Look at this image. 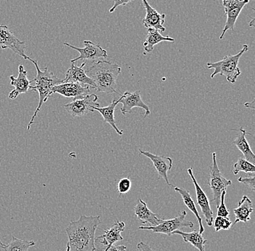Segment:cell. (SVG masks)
Segmentation results:
<instances>
[{"instance_id":"cell-1","label":"cell","mask_w":255,"mask_h":251,"mask_svg":"<svg viewBox=\"0 0 255 251\" xmlns=\"http://www.w3.org/2000/svg\"><path fill=\"white\" fill-rule=\"evenodd\" d=\"M101 224L100 216L81 214L79 219L72 221L67 227L68 243L66 251H96L95 233Z\"/></svg>"},{"instance_id":"cell-2","label":"cell","mask_w":255,"mask_h":251,"mask_svg":"<svg viewBox=\"0 0 255 251\" xmlns=\"http://www.w3.org/2000/svg\"><path fill=\"white\" fill-rule=\"evenodd\" d=\"M121 72V68L116 63L99 60L92 63L86 71V74L95 83L97 91L113 93H117V79Z\"/></svg>"},{"instance_id":"cell-3","label":"cell","mask_w":255,"mask_h":251,"mask_svg":"<svg viewBox=\"0 0 255 251\" xmlns=\"http://www.w3.org/2000/svg\"><path fill=\"white\" fill-rule=\"evenodd\" d=\"M28 60L34 64L36 72H37L36 78L31 81V84L33 83L34 85H31L29 91H32V90L37 91L39 95V104H38L37 108L27 126V130H29L31 125L33 124L35 117L37 116L38 112L41 109V106L47 101L49 96L52 95V88L56 85L63 84V80L57 78L53 73L48 71L47 68H44V71H41L36 60H32L30 57L28 58Z\"/></svg>"},{"instance_id":"cell-4","label":"cell","mask_w":255,"mask_h":251,"mask_svg":"<svg viewBox=\"0 0 255 251\" xmlns=\"http://www.w3.org/2000/svg\"><path fill=\"white\" fill-rule=\"evenodd\" d=\"M247 44L243 45V48L239 51L237 55H227L223 57L222 60L215 63H207V68L214 70L211 78L213 79L216 75L226 76V79L231 84H234L241 75V71L238 65L241 57L248 51Z\"/></svg>"},{"instance_id":"cell-5","label":"cell","mask_w":255,"mask_h":251,"mask_svg":"<svg viewBox=\"0 0 255 251\" xmlns=\"http://www.w3.org/2000/svg\"><path fill=\"white\" fill-rule=\"evenodd\" d=\"M208 184L213 193L211 202L214 203L218 208L221 201V195L223 191H226L228 187L230 186L232 182L226 179L221 172L216 160V153H213V164L210 169V177Z\"/></svg>"},{"instance_id":"cell-6","label":"cell","mask_w":255,"mask_h":251,"mask_svg":"<svg viewBox=\"0 0 255 251\" xmlns=\"http://www.w3.org/2000/svg\"><path fill=\"white\" fill-rule=\"evenodd\" d=\"M187 213L186 211H182L179 215L175 218L165 220L155 227L141 226L138 227V230H150L153 233H160V234L166 235L167 236H171L172 233L178 230H182L185 227L192 228L194 226V223L191 221L186 220V217Z\"/></svg>"},{"instance_id":"cell-7","label":"cell","mask_w":255,"mask_h":251,"mask_svg":"<svg viewBox=\"0 0 255 251\" xmlns=\"http://www.w3.org/2000/svg\"><path fill=\"white\" fill-rule=\"evenodd\" d=\"M63 44L66 47L75 49L79 52V56L71 60V63H76L79 60H87V61L95 63V62L99 61L100 59L105 60L108 57V52L105 49H104L100 44H96L91 41H84V47L83 48L75 47V46L66 42H64Z\"/></svg>"},{"instance_id":"cell-8","label":"cell","mask_w":255,"mask_h":251,"mask_svg":"<svg viewBox=\"0 0 255 251\" xmlns=\"http://www.w3.org/2000/svg\"><path fill=\"white\" fill-rule=\"evenodd\" d=\"M97 100V95L94 93L88 94L84 97L73 99L72 102L65 104L64 108L73 117H83L89 112H95L93 107H100Z\"/></svg>"},{"instance_id":"cell-9","label":"cell","mask_w":255,"mask_h":251,"mask_svg":"<svg viewBox=\"0 0 255 251\" xmlns=\"http://www.w3.org/2000/svg\"><path fill=\"white\" fill-rule=\"evenodd\" d=\"M0 48L11 49L12 52L20 55L25 60H28L29 58V57L25 55L27 47L25 41L17 39L7 25H0Z\"/></svg>"},{"instance_id":"cell-10","label":"cell","mask_w":255,"mask_h":251,"mask_svg":"<svg viewBox=\"0 0 255 251\" xmlns=\"http://www.w3.org/2000/svg\"><path fill=\"white\" fill-rule=\"evenodd\" d=\"M249 0H223V5L226 12V24L223 28V32L220 36V39H223L225 34L229 30L233 31L235 26L236 22L242 12V9L245 7Z\"/></svg>"},{"instance_id":"cell-11","label":"cell","mask_w":255,"mask_h":251,"mask_svg":"<svg viewBox=\"0 0 255 251\" xmlns=\"http://www.w3.org/2000/svg\"><path fill=\"white\" fill-rule=\"evenodd\" d=\"M123 104L121 108V113L126 115L131 113L132 109L134 107H140L144 110V117H149L151 111L149 106L143 102L141 96V90H137L134 92L126 91L119 98V104Z\"/></svg>"},{"instance_id":"cell-12","label":"cell","mask_w":255,"mask_h":251,"mask_svg":"<svg viewBox=\"0 0 255 251\" xmlns=\"http://www.w3.org/2000/svg\"><path fill=\"white\" fill-rule=\"evenodd\" d=\"M188 173L190 176L191 180L194 183V187H195L196 197H197V204L200 207L201 211L205 217V221H206L207 225L209 227H211L213 224V212L212 211L211 206H210V201H209L208 197L205 193L202 187L199 185L197 182V179L194 177V173H193V169L190 167L188 169Z\"/></svg>"},{"instance_id":"cell-13","label":"cell","mask_w":255,"mask_h":251,"mask_svg":"<svg viewBox=\"0 0 255 251\" xmlns=\"http://www.w3.org/2000/svg\"><path fill=\"white\" fill-rule=\"evenodd\" d=\"M138 151H139L140 154L147 157L152 162L154 168L158 174L157 179H164L169 186H172L171 184L169 182L168 177H167V173L169 171L171 170L172 167H173L172 158L165 157V156L155 155V154H151V152L143 151L141 149H139Z\"/></svg>"},{"instance_id":"cell-14","label":"cell","mask_w":255,"mask_h":251,"mask_svg":"<svg viewBox=\"0 0 255 251\" xmlns=\"http://www.w3.org/2000/svg\"><path fill=\"white\" fill-rule=\"evenodd\" d=\"M53 93H58L67 98H80L84 97L90 92L89 85H83L77 83H63L53 87Z\"/></svg>"},{"instance_id":"cell-15","label":"cell","mask_w":255,"mask_h":251,"mask_svg":"<svg viewBox=\"0 0 255 251\" xmlns=\"http://www.w3.org/2000/svg\"><path fill=\"white\" fill-rule=\"evenodd\" d=\"M143 5L146 9V16L143 19V26L146 28H153L161 32H165V28L163 26L165 21V14H159L155 9L149 4L146 0H143Z\"/></svg>"},{"instance_id":"cell-16","label":"cell","mask_w":255,"mask_h":251,"mask_svg":"<svg viewBox=\"0 0 255 251\" xmlns=\"http://www.w3.org/2000/svg\"><path fill=\"white\" fill-rule=\"evenodd\" d=\"M125 223L118 220L111 228L104 231L103 235L96 238V242L100 241L105 246V250L103 251H108L114 243L123 241L124 238L121 235V233L125 230Z\"/></svg>"},{"instance_id":"cell-17","label":"cell","mask_w":255,"mask_h":251,"mask_svg":"<svg viewBox=\"0 0 255 251\" xmlns=\"http://www.w3.org/2000/svg\"><path fill=\"white\" fill-rule=\"evenodd\" d=\"M18 76L17 78L13 76H9L10 85L15 87L9 93L8 97L13 100L22 93H26L29 91L31 85V81H29L27 77V71L24 68L23 65H20L18 67Z\"/></svg>"},{"instance_id":"cell-18","label":"cell","mask_w":255,"mask_h":251,"mask_svg":"<svg viewBox=\"0 0 255 251\" xmlns=\"http://www.w3.org/2000/svg\"><path fill=\"white\" fill-rule=\"evenodd\" d=\"M134 214L137 219L142 224H148L150 227H155L162 223L165 219L158 214H154L147 207L146 202L138 200L134 207Z\"/></svg>"},{"instance_id":"cell-19","label":"cell","mask_w":255,"mask_h":251,"mask_svg":"<svg viewBox=\"0 0 255 251\" xmlns=\"http://www.w3.org/2000/svg\"><path fill=\"white\" fill-rule=\"evenodd\" d=\"M85 65L86 63H82L80 67L76 66L75 63H71V68L67 71L63 83H77L95 88V83L86 74V71L84 69Z\"/></svg>"},{"instance_id":"cell-20","label":"cell","mask_w":255,"mask_h":251,"mask_svg":"<svg viewBox=\"0 0 255 251\" xmlns=\"http://www.w3.org/2000/svg\"><path fill=\"white\" fill-rule=\"evenodd\" d=\"M254 211V206L251 200L247 195H244L242 200L239 201L238 207L234 209L235 214V222L232 224V227L238 222H246L251 219L252 213Z\"/></svg>"},{"instance_id":"cell-21","label":"cell","mask_w":255,"mask_h":251,"mask_svg":"<svg viewBox=\"0 0 255 251\" xmlns=\"http://www.w3.org/2000/svg\"><path fill=\"white\" fill-rule=\"evenodd\" d=\"M247 135H251L247 133L246 130L243 128H239L238 133L237 134V137L234 141V144L237 146V149L243 154L244 159L254 165L255 163V155L253 153V150L250 148V144L247 141Z\"/></svg>"},{"instance_id":"cell-22","label":"cell","mask_w":255,"mask_h":251,"mask_svg":"<svg viewBox=\"0 0 255 251\" xmlns=\"http://www.w3.org/2000/svg\"><path fill=\"white\" fill-rule=\"evenodd\" d=\"M119 104V98H114L109 105L105 106V107H93L94 110L100 112L103 116L104 122L109 124L110 125L116 130V133L119 136H122L124 134V131L121 130L116 125V120H115V110L118 104Z\"/></svg>"},{"instance_id":"cell-23","label":"cell","mask_w":255,"mask_h":251,"mask_svg":"<svg viewBox=\"0 0 255 251\" xmlns=\"http://www.w3.org/2000/svg\"><path fill=\"white\" fill-rule=\"evenodd\" d=\"M162 41H170L173 42L175 39L169 36H163L157 30L153 28H148L147 36L146 40L143 43V49H144V55L146 53H151L154 49V46L159 44Z\"/></svg>"},{"instance_id":"cell-24","label":"cell","mask_w":255,"mask_h":251,"mask_svg":"<svg viewBox=\"0 0 255 251\" xmlns=\"http://www.w3.org/2000/svg\"><path fill=\"white\" fill-rule=\"evenodd\" d=\"M181 235L185 243H189L199 251H205V245L208 243V241L204 239L202 235L199 234L197 230H194L191 233H185V232L178 230V231L173 232L172 233V235Z\"/></svg>"},{"instance_id":"cell-25","label":"cell","mask_w":255,"mask_h":251,"mask_svg":"<svg viewBox=\"0 0 255 251\" xmlns=\"http://www.w3.org/2000/svg\"><path fill=\"white\" fill-rule=\"evenodd\" d=\"M174 190L175 192L179 193L181 196L182 197L183 203H184L185 206L188 208L195 215L196 218L198 220L199 223V234H203L205 232V228H204L203 225H202V217L199 216L198 211H197V206H196L195 203H194V200L191 198L190 193L189 190H186L183 187H175Z\"/></svg>"},{"instance_id":"cell-26","label":"cell","mask_w":255,"mask_h":251,"mask_svg":"<svg viewBox=\"0 0 255 251\" xmlns=\"http://www.w3.org/2000/svg\"><path fill=\"white\" fill-rule=\"evenodd\" d=\"M36 245L33 241L20 240L15 237H12V241L8 245L0 246L4 251H28V249Z\"/></svg>"},{"instance_id":"cell-27","label":"cell","mask_w":255,"mask_h":251,"mask_svg":"<svg viewBox=\"0 0 255 251\" xmlns=\"http://www.w3.org/2000/svg\"><path fill=\"white\" fill-rule=\"evenodd\" d=\"M240 171H244L246 174L253 175L255 173V165L247 161L243 157H241V158L239 159L238 161L236 162L235 165H234L233 173L235 175H237Z\"/></svg>"},{"instance_id":"cell-28","label":"cell","mask_w":255,"mask_h":251,"mask_svg":"<svg viewBox=\"0 0 255 251\" xmlns=\"http://www.w3.org/2000/svg\"><path fill=\"white\" fill-rule=\"evenodd\" d=\"M232 224L229 217H217L214 222L215 232L218 233L220 230H229L232 227Z\"/></svg>"},{"instance_id":"cell-29","label":"cell","mask_w":255,"mask_h":251,"mask_svg":"<svg viewBox=\"0 0 255 251\" xmlns=\"http://www.w3.org/2000/svg\"><path fill=\"white\" fill-rule=\"evenodd\" d=\"M132 186L131 179L129 177H124L120 179L118 183V190H119V196L121 195L126 194L130 191Z\"/></svg>"},{"instance_id":"cell-30","label":"cell","mask_w":255,"mask_h":251,"mask_svg":"<svg viewBox=\"0 0 255 251\" xmlns=\"http://www.w3.org/2000/svg\"><path fill=\"white\" fill-rule=\"evenodd\" d=\"M226 191H223L221 195V201L218 209V217H229V211L228 210L226 204H225V198H226Z\"/></svg>"},{"instance_id":"cell-31","label":"cell","mask_w":255,"mask_h":251,"mask_svg":"<svg viewBox=\"0 0 255 251\" xmlns=\"http://www.w3.org/2000/svg\"><path fill=\"white\" fill-rule=\"evenodd\" d=\"M237 180H238V182H241V183L247 185V186L249 188L251 189L253 191H255V174L250 175V177H239Z\"/></svg>"},{"instance_id":"cell-32","label":"cell","mask_w":255,"mask_h":251,"mask_svg":"<svg viewBox=\"0 0 255 251\" xmlns=\"http://www.w3.org/2000/svg\"><path fill=\"white\" fill-rule=\"evenodd\" d=\"M133 1H127V0H116L114 1V5L113 6L112 8L110 9V12L111 13H113L114 12V11L116 10L117 7H119V6L121 5H127V4H129V3H131Z\"/></svg>"},{"instance_id":"cell-33","label":"cell","mask_w":255,"mask_h":251,"mask_svg":"<svg viewBox=\"0 0 255 251\" xmlns=\"http://www.w3.org/2000/svg\"><path fill=\"white\" fill-rule=\"evenodd\" d=\"M137 250L138 251H154L149 245L143 242H140L137 244Z\"/></svg>"},{"instance_id":"cell-34","label":"cell","mask_w":255,"mask_h":251,"mask_svg":"<svg viewBox=\"0 0 255 251\" xmlns=\"http://www.w3.org/2000/svg\"><path fill=\"white\" fill-rule=\"evenodd\" d=\"M127 249V248L125 246H123V245H119V246L113 245L108 251H125Z\"/></svg>"},{"instance_id":"cell-35","label":"cell","mask_w":255,"mask_h":251,"mask_svg":"<svg viewBox=\"0 0 255 251\" xmlns=\"http://www.w3.org/2000/svg\"><path fill=\"white\" fill-rule=\"evenodd\" d=\"M245 105L247 108H251V109H255V98H253L252 102L245 103Z\"/></svg>"},{"instance_id":"cell-36","label":"cell","mask_w":255,"mask_h":251,"mask_svg":"<svg viewBox=\"0 0 255 251\" xmlns=\"http://www.w3.org/2000/svg\"><path fill=\"white\" fill-rule=\"evenodd\" d=\"M254 22H255V17H253V20H252V22H250V23H249V25H250V26L254 27Z\"/></svg>"},{"instance_id":"cell-37","label":"cell","mask_w":255,"mask_h":251,"mask_svg":"<svg viewBox=\"0 0 255 251\" xmlns=\"http://www.w3.org/2000/svg\"><path fill=\"white\" fill-rule=\"evenodd\" d=\"M6 236H0V246H4V243H2L1 241V238H5Z\"/></svg>"}]
</instances>
